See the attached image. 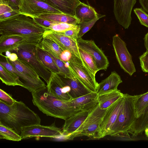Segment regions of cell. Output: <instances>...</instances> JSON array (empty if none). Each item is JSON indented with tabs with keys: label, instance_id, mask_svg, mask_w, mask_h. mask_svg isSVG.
Instances as JSON below:
<instances>
[{
	"label": "cell",
	"instance_id": "1",
	"mask_svg": "<svg viewBox=\"0 0 148 148\" xmlns=\"http://www.w3.org/2000/svg\"><path fill=\"white\" fill-rule=\"evenodd\" d=\"M38 114L22 101H16L12 106L0 100V124L20 135L25 127L40 124Z\"/></svg>",
	"mask_w": 148,
	"mask_h": 148
},
{
	"label": "cell",
	"instance_id": "2",
	"mask_svg": "<svg viewBox=\"0 0 148 148\" xmlns=\"http://www.w3.org/2000/svg\"><path fill=\"white\" fill-rule=\"evenodd\" d=\"M47 29L34 17L20 12L0 19V39L13 35L43 37Z\"/></svg>",
	"mask_w": 148,
	"mask_h": 148
},
{
	"label": "cell",
	"instance_id": "3",
	"mask_svg": "<svg viewBox=\"0 0 148 148\" xmlns=\"http://www.w3.org/2000/svg\"><path fill=\"white\" fill-rule=\"evenodd\" d=\"M32 94L34 105L47 116L65 120L80 111L71 106L69 101L59 99L50 95L47 87Z\"/></svg>",
	"mask_w": 148,
	"mask_h": 148
},
{
	"label": "cell",
	"instance_id": "4",
	"mask_svg": "<svg viewBox=\"0 0 148 148\" xmlns=\"http://www.w3.org/2000/svg\"><path fill=\"white\" fill-rule=\"evenodd\" d=\"M124 101L109 135L130 138V132L136 119L135 105L141 94L132 95L123 94Z\"/></svg>",
	"mask_w": 148,
	"mask_h": 148
},
{
	"label": "cell",
	"instance_id": "5",
	"mask_svg": "<svg viewBox=\"0 0 148 148\" xmlns=\"http://www.w3.org/2000/svg\"><path fill=\"white\" fill-rule=\"evenodd\" d=\"M37 44L31 43L22 44L15 52L19 59L27 62L47 84L51 72L44 66L39 59L36 51Z\"/></svg>",
	"mask_w": 148,
	"mask_h": 148
},
{
	"label": "cell",
	"instance_id": "6",
	"mask_svg": "<svg viewBox=\"0 0 148 148\" xmlns=\"http://www.w3.org/2000/svg\"><path fill=\"white\" fill-rule=\"evenodd\" d=\"M107 109H102L98 103L89 112L82 124L69 138L72 140L75 137L86 136L95 139L97 133Z\"/></svg>",
	"mask_w": 148,
	"mask_h": 148
},
{
	"label": "cell",
	"instance_id": "7",
	"mask_svg": "<svg viewBox=\"0 0 148 148\" xmlns=\"http://www.w3.org/2000/svg\"><path fill=\"white\" fill-rule=\"evenodd\" d=\"M8 58L10 63L23 75L22 82L24 84L23 87L31 93L46 88L47 86L36 71L27 62L18 58L14 61Z\"/></svg>",
	"mask_w": 148,
	"mask_h": 148
},
{
	"label": "cell",
	"instance_id": "8",
	"mask_svg": "<svg viewBox=\"0 0 148 148\" xmlns=\"http://www.w3.org/2000/svg\"><path fill=\"white\" fill-rule=\"evenodd\" d=\"M112 44L116 60L121 68L132 76L136 72V69L126 43L118 35L116 34L112 37Z\"/></svg>",
	"mask_w": 148,
	"mask_h": 148
},
{
	"label": "cell",
	"instance_id": "9",
	"mask_svg": "<svg viewBox=\"0 0 148 148\" xmlns=\"http://www.w3.org/2000/svg\"><path fill=\"white\" fill-rule=\"evenodd\" d=\"M18 10L20 13L33 17L43 14L63 13L45 0H20Z\"/></svg>",
	"mask_w": 148,
	"mask_h": 148
},
{
	"label": "cell",
	"instance_id": "10",
	"mask_svg": "<svg viewBox=\"0 0 148 148\" xmlns=\"http://www.w3.org/2000/svg\"><path fill=\"white\" fill-rule=\"evenodd\" d=\"M22 139L34 137H46L60 138L64 140L65 136L61 129L55 123L49 126L36 125L23 128L20 134Z\"/></svg>",
	"mask_w": 148,
	"mask_h": 148
},
{
	"label": "cell",
	"instance_id": "11",
	"mask_svg": "<svg viewBox=\"0 0 148 148\" xmlns=\"http://www.w3.org/2000/svg\"><path fill=\"white\" fill-rule=\"evenodd\" d=\"M124 101L123 97L119 99L107 109L95 139H99L109 135L111 128L114 124Z\"/></svg>",
	"mask_w": 148,
	"mask_h": 148
},
{
	"label": "cell",
	"instance_id": "12",
	"mask_svg": "<svg viewBox=\"0 0 148 148\" xmlns=\"http://www.w3.org/2000/svg\"><path fill=\"white\" fill-rule=\"evenodd\" d=\"M136 0H114L113 12L118 23L128 29L132 21V12Z\"/></svg>",
	"mask_w": 148,
	"mask_h": 148
},
{
	"label": "cell",
	"instance_id": "13",
	"mask_svg": "<svg viewBox=\"0 0 148 148\" xmlns=\"http://www.w3.org/2000/svg\"><path fill=\"white\" fill-rule=\"evenodd\" d=\"M77 42L78 48L87 52L92 57L98 71L107 69L109 63L108 58L94 41L85 40L81 38L77 39Z\"/></svg>",
	"mask_w": 148,
	"mask_h": 148
},
{
	"label": "cell",
	"instance_id": "14",
	"mask_svg": "<svg viewBox=\"0 0 148 148\" xmlns=\"http://www.w3.org/2000/svg\"><path fill=\"white\" fill-rule=\"evenodd\" d=\"M66 62L72 73L86 88L91 92H97L98 83L95 75L89 69L71 61Z\"/></svg>",
	"mask_w": 148,
	"mask_h": 148
},
{
	"label": "cell",
	"instance_id": "15",
	"mask_svg": "<svg viewBox=\"0 0 148 148\" xmlns=\"http://www.w3.org/2000/svg\"><path fill=\"white\" fill-rule=\"evenodd\" d=\"M47 88L50 95L59 99L65 101L72 99L69 94V87L57 73L51 72Z\"/></svg>",
	"mask_w": 148,
	"mask_h": 148
},
{
	"label": "cell",
	"instance_id": "16",
	"mask_svg": "<svg viewBox=\"0 0 148 148\" xmlns=\"http://www.w3.org/2000/svg\"><path fill=\"white\" fill-rule=\"evenodd\" d=\"M42 37L13 35L0 39V54L7 51H17L19 46L23 44H38Z\"/></svg>",
	"mask_w": 148,
	"mask_h": 148
},
{
	"label": "cell",
	"instance_id": "17",
	"mask_svg": "<svg viewBox=\"0 0 148 148\" xmlns=\"http://www.w3.org/2000/svg\"><path fill=\"white\" fill-rule=\"evenodd\" d=\"M43 37L54 41L63 51H69L73 54L82 60L79 51L77 40L50 30H46L43 34Z\"/></svg>",
	"mask_w": 148,
	"mask_h": 148
},
{
	"label": "cell",
	"instance_id": "18",
	"mask_svg": "<svg viewBox=\"0 0 148 148\" xmlns=\"http://www.w3.org/2000/svg\"><path fill=\"white\" fill-rule=\"evenodd\" d=\"M90 110L79 111L65 120L62 132L66 140H69L70 136L82 124L87 117Z\"/></svg>",
	"mask_w": 148,
	"mask_h": 148
},
{
	"label": "cell",
	"instance_id": "19",
	"mask_svg": "<svg viewBox=\"0 0 148 148\" xmlns=\"http://www.w3.org/2000/svg\"><path fill=\"white\" fill-rule=\"evenodd\" d=\"M98 96L97 92H91L69 102L71 106L80 111H89L98 103Z\"/></svg>",
	"mask_w": 148,
	"mask_h": 148
},
{
	"label": "cell",
	"instance_id": "20",
	"mask_svg": "<svg viewBox=\"0 0 148 148\" xmlns=\"http://www.w3.org/2000/svg\"><path fill=\"white\" fill-rule=\"evenodd\" d=\"M122 82L118 74L115 71H112L108 77L98 83L97 92L100 95L116 90L119 85Z\"/></svg>",
	"mask_w": 148,
	"mask_h": 148
},
{
	"label": "cell",
	"instance_id": "21",
	"mask_svg": "<svg viewBox=\"0 0 148 148\" xmlns=\"http://www.w3.org/2000/svg\"><path fill=\"white\" fill-rule=\"evenodd\" d=\"M99 14L90 5L81 2L75 9V16L79 21L80 22L90 21L97 17Z\"/></svg>",
	"mask_w": 148,
	"mask_h": 148
},
{
	"label": "cell",
	"instance_id": "22",
	"mask_svg": "<svg viewBox=\"0 0 148 148\" xmlns=\"http://www.w3.org/2000/svg\"><path fill=\"white\" fill-rule=\"evenodd\" d=\"M60 75L63 81L69 87V94L72 99L79 97L91 92L75 76L73 78L71 79L64 78Z\"/></svg>",
	"mask_w": 148,
	"mask_h": 148
},
{
	"label": "cell",
	"instance_id": "23",
	"mask_svg": "<svg viewBox=\"0 0 148 148\" xmlns=\"http://www.w3.org/2000/svg\"><path fill=\"white\" fill-rule=\"evenodd\" d=\"M49 5L63 13L75 16V9L79 0H45Z\"/></svg>",
	"mask_w": 148,
	"mask_h": 148
},
{
	"label": "cell",
	"instance_id": "24",
	"mask_svg": "<svg viewBox=\"0 0 148 148\" xmlns=\"http://www.w3.org/2000/svg\"><path fill=\"white\" fill-rule=\"evenodd\" d=\"M123 95V94L118 89L98 95V100L100 108L107 109Z\"/></svg>",
	"mask_w": 148,
	"mask_h": 148
},
{
	"label": "cell",
	"instance_id": "25",
	"mask_svg": "<svg viewBox=\"0 0 148 148\" xmlns=\"http://www.w3.org/2000/svg\"><path fill=\"white\" fill-rule=\"evenodd\" d=\"M148 127V106L142 114L136 118L130 131V134L133 137L142 134Z\"/></svg>",
	"mask_w": 148,
	"mask_h": 148
},
{
	"label": "cell",
	"instance_id": "26",
	"mask_svg": "<svg viewBox=\"0 0 148 148\" xmlns=\"http://www.w3.org/2000/svg\"><path fill=\"white\" fill-rule=\"evenodd\" d=\"M0 79L3 83L8 86H19L23 87L24 85L18 76L0 64Z\"/></svg>",
	"mask_w": 148,
	"mask_h": 148
},
{
	"label": "cell",
	"instance_id": "27",
	"mask_svg": "<svg viewBox=\"0 0 148 148\" xmlns=\"http://www.w3.org/2000/svg\"><path fill=\"white\" fill-rule=\"evenodd\" d=\"M39 17L59 23L77 25L79 21L74 15L64 13L43 14Z\"/></svg>",
	"mask_w": 148,
	"mask_h": 148
},
{
	"label": "cell",
	"instance_id": "28",
	"mask_svg": "<svg viewBox=\"0 0 148 148\" xmlns=\"http://www.w3.org/2000/svg\"><path fill=\"white\" fill-rule=\"evenodd\" d=\"M37 45L43 50L49 52L56 58L60 59V56L63 51L54 41L43 37L37 44Z\"/></svg>",
	"mask_w": 148,
	"mask_h": 148
},
{
	"label": "cell",
	"instance_id": "29",
	"mask_svg": "<svg viewBox=\"0 0 148 148\" xmlns=\"http://www.w3.org/2000/svg\"><path fill=\"white\" fill-rule=\"evenodd\" d=\"M36 51L38 56L44 66L51 72L58 74L59 71L57 65L47 52L39 47L37 44Z\"/></svg>",
	"mask_w": 148,
	"mask_h": 148
},
{
	"label": "cell",
	"instance_id": "30",
	"mask_svg": "<svg viewBox=\"0 0 148 148\" xmlns=\"http://www.w3.org/2000/svg\"><path fill=\"white\" fill-rule=\"evenodd\" d=\"M46 52L52 58L57 65L59 71L58 74L64 78L71 79L75 77L69 69L66 62L56 58L50 53Z\"/></svg>",
	"mask_w": 148,
	"mask_h": 148
},
{
	"label": "cell",
	"instance_id": "31",
	"mask_svg": "<svg viewBox=\"0 0 148 148\" xmlns=\"http://www.w3.org/2000/svg\"><path fill=\"white\" fill-rule=\"evenodd\" d=\"M0 138L15 141L22 140L20 135L12 129L0 124Z\"/></svg>",
	"mask_w": 148,
	"mask_h": 148
},
{
	"label": "cell",
	"instance_id": "32",
	"mask_svg": "<svg viewBox=\"0 0 148 148\" xmlns=\"http://www.w3.org/2000/svg\"><path fill=\"white\" fill-rule=\"evenodd\" d=\"M78 48L82 60L92 73L95 75L96 74L98 70L93 58L88 53L81 48Z\"/></svg>",
	"mask_w": 148,
	"mask_h": 148
},
{
	"label": "cell",
	"instance_id": "33",
	"mask_svg": "<svg viewBox=\"0 0 148 148\" xmlns=\"http://www.w3.org/2000/svg\"><path fill=\"white\" fill-rule=\"evenodd\" d=\"M148 106V91L141 94L135 105L136 118H138Z\"/></svg>",
	"mask_w": 148,
	"mask_h": 148
},
{
	"label": "cell",
	"instance_id": "34",
	"mask_svg": "<svg viewBox=\"0 0 148 148\" xmlns=\"http://www.w3.org/2000/svg\"><path fill=\"white\" fill-rule=\"evenodd\" d=\"M105 15L99 14L94 19L85 22H80L77 25L79 28V31L77 35V39L81 38L86 32L89 31L99 19L105 16Z\"/></svg>",
	"mask_w": 148,
	"mask_h": 148
},
{
	"label": "cell",
	"instance_id": "35",
	"mask_svg": "<svg viewBox=\"0 0 148 148\" xmlns=\"http://www.w3.org/2000/svg\"><path fill=\"white\" fill-rule=\"evenodd\" d=\"M78 25H73L66 23H59L50 26L47 30H50L53 31L61 32L68 29L78 27Z\"/></svg>",
	"mask_w": 148,
	"mask_h": 148
},
{
	"label": "cell",
	"instance_id": "36",
	"mask_svg": "<svg viewBox=\"0 0 148 148\" xmlns=\"http://www.w3.org/2000/svg\"><path fill=\"white\" fill-rule=\"evenodd\" d=\"M134 12L137 16L141 25L148 28V14L142 8L134 9Z\"/></svg>",
	"mask_w": 148,
	"mask_h": 148
},
{
	"label": "cell",
	"instance_id": "37",
	"mask_svg": "<svg viewBox=\"0 0 148 148\" xmlns=\"http://www.w3.org/2000/svg\"><path fill=\"white\" fill-rule=\"evenodd\" d=\"M0 100L9 106H12L16 101L11 95L1 89H0Z\"/></svg>",
	"mask_w": 148,
	"mask_h": 148
},
{
	"label": "cell",
	"instance_id": "38",
	"mask_svg": "<svg viewBox=\"0 0 148 148\" xmlns=\"http://www.w3.org/2000/svg\"><path fill=\"white\" fill-rule=\"evenodd\" d=\"M140 66L142 71L148 73V50L144 52L139 57Z\"/></svg>",
	"mask_w": 148,
	"mask_h": 148
},
{
	"label": "cell",
	"instance_id": "39",
	"mask_svg": "<svg viewBox=\"0 0 148 148\" xmlns=\"http://www.w3.org/2000/svg\"><path fill=\"white\" fill-rule=\"evenodd\" d=\"M79 31V26L76 28L70 29L63 32H57L58 33L70 37L77 40V35Z\"/></svg>",
	"mask_w": 148,
	"mask_h": 148
},
{
	"label": "cell",
	"instance_id": "40",
	"mask_svg": "<svg viewBox=\"0 0 148 148\" xmlns=\"http://www.w3.org/2000/svg\"><path fill=\"white\" fill-rule=\"evenodd\" d=\"M34 18L37 22L47 29L50 26L59 23L42 18L38 17H34Z\"/></svg>",
	"mask_w": 148,
	"mask_h": 148
},
{
	"label": "cell",
	"instance_id": "41",
	"mask_svg": "<svg viewBox=\"0 0 148 148\" xmlns=\"http://www.w3.org/2000/svg\"><path fill=\"white\" fill-rule=\"evenodd\" d=\"M72 55V53L69 50H64L60 56V59L66 62H68L70 59Z\"/></svg>",
	"mask_w": 148,
	"mask_h": 148
},
{
	"label": "cell",
	"instance_id": "42",
	"mask_svg": "<svg viewBox=\"0 0 148 148\" xmlns=\"http://www.w3.org/2000/svg\"><path fill=\"white\" fill-rule=\"evenodd\" d=\"M14 10L8 5L5 4H0V15L12 12Z\"/></svg>",
	"mask_w": 148,
	"mask_h": 148
},
{
	"label": "cell",
	"instance_id": "43",
	"mask_svg": "<svg viewBox=\"0 0 148 148\" xmlns=\"http://www.w3.org/2000/svg\"><path fill=\"white\" fill-rule=\"evenodd\" d=\"M20 0H0V4H5L11 7H18L19 4Z\"/></svg>",
	"mask_w": 148,
	"mask_h": 148
},
{
	"label": "cell",
	"instance_id": "44",
	"mask_svg": "<svg viewBox=\"0 0 148 148\" xmlns=\"http://www.w3.org/2000/svg\"><path fill=\"white\" fill-rule=\"evenodd\" d=\"M139 1L143 9L148 13V0H139Z\"/></svg>",
	"mask_w": 148,
	"mask_h": 148
},
{
	"label": "cell",
	"instance_id": "45",
	"mask_svg": "<svg viewBox=\"0 0 148 148\" xmlns=\"http://www.w3.org/2000/svg\"><path fill=\"white\" fill-rule=\"evenodd\" d=\"M7 57L10 60L12 61H15L18 58V57L16 53H11L9 56Z\"/></svg>",
	"mask_w": 148,
	"mask_h": 148
},
{
	"label": "cell",
	"instance_id": "46",
	"mask_svg": "<svg viewBox=\"0 0 148 148\" xmlns=\"http://www.w3.org/2000/svg\"><path fill=\"white\" fill-rule=\"evenodd\" d=\"M144 44L146 50H148V32L145 35L144 38Z\"/></svg>",
	"mask_w": 148,
	"mask_h": 148
},
{
	"label": "cell",
	"instance_id": "47",
	"mask_svg": "<svg viewBox=\"0 0 148 148\" xmlns=\"http://www.w3.org/2000/svg\"><path fill=\"white\" fill-rule=\"evenodd\" d=\"M144 131L145 132V134L146 136L148 137V127L146 128Z\"/></svg>",
	"mask_w": 148,
	"mask_h": 148
}]
</instances>
